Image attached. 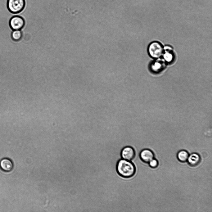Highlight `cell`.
Instances as JSON below:
<instances>
[{
	"instance_id": "6da1fadb",
	"label": "cell",
	"mask_w": 212,
	"mask_h": 212,
	"mask_svg": "<svg viewBox=\"0 0 212 212\" xmlns=\"http://www.w3.org/2000/svg\"><path fill=\"white\" fill-rule=\"evenodd\" d=\"M116 170L119 175L124 178L133 177L136 171V167L131 161L121 159L117 162Z\"/></svg>"
},
{
	"instance_id": "7a4b0ae2",
	"label": "cell",
	"mask_w": 212,
	"mask_h": 212,
	"mask_svg": "<svg viewBox=\"0 0 212 212\" xmlns=\"http://www.w3.org/2000/svg\"><path fill=\"white\" fill-rule=\"evenodd\" d=\"M7 7L13 13H18L23 10L25 6V0H8Z\"/></svg>"
},
{
	"instance_id": "3957f363",
	"label": "cell",
	"mask_w": 212,
	"mask_h": 212,
	"mask_svg": "<svg viewBox=\"0 0 212 212\" xmlns=\"http://www.w3.org/2000/svg\"><path fill=\"white\" fill-rule=\"evenodd\" d=\"M148 52L151 57L157 58L159 57L162 54L163 48L160 43L154 42L151 43L149 46Z\"/></svg>"
},
{
	"instance_id": "277c9868",
	"label": "cell",
	"mask_w": 212,
	"mask_h": 212,
	"mask_svg": "<svg viewBox=\"0 0 212 212\" xmlns=\"http://www.w3.org/2000/svg\"><path fill=\"white\" fill-rule=\"evenodd\" d=\"M25 24L24 18L18 15L13 16L9 21L10 26L13 30H20L23 27Z\"/></svg>"
},
{
	"instance_id": "5b68a950",
	"label": "cell",
	"mask_w": 212,
	"mask_h": 212,
	"mask_svg": "<svg viewBox=\"0 0 212 212\" xmlns=\"http://www.w3.org/2000/svg\"><path fill=\"white\" fill-rule=\"evenodd\" d=\"M135 151L134 148L129 146L123 147L120 152L121 159L129 161H132L133 159L135 157Z\"/></svg>"
},
{
	"instance_id": "8992f818",
	"label": "cell",
	"mask_w": 212,
	"mask_h": 212,
	"mask_svg": "<svg viewBox=\"0 0 212 212\" xmlns=\"http://www.w3.org/2000/svg\"><path fill=\"white\" fill-rule=\"evenodd\" d=\"M141 160L144 162L147 163L154 158V154L153 152L148 149L142 150L139 153Z\"/></svg>"
},
{
	"instance_id": "52a82bcc",
	"label": "cell",
	"mask_w": 212,
	"mask_h": 212,
	"mask_svg": "<svg viewBox=\"0 0 212 212\" xmlns=\"http://www.w3.org/2000/svg\"><path fill=\"white\" fill-rule=\"evenodd\" d=\"M13 162L8 158H3L0 161V168L4 172L11 171L13 169Z\"/></svg>"
},
{
	"instance_id": "ba28073f",
	"label": "cell",
	"mask_w": 212,
	"mask_h": 212,
	"mask_svg": "<svg viewBox=\"0 0 212 212\" xmlns=\"http://www.w3.org/2000/svg\"><path fill=\"white\" fill-rule=\"evenodd\" d=\"M187 161L190 165L194 167L200 163L201 157L198 154L192 153L189 156Z\"/></svg>"
},
{
	"instance_id": "9c48e42d",
	"label": "cell",
	"mask_w": 212,
	"mask_h": 212,
	"mask_svg": "<svg viewBox=\"0 0 212 212\" xmlns=\"http://www.w3.org/2000/svg\"><path fill=\"white\" fill-rule=\"evenodd\" d=\"M189 156V154L187 151L185 150H181L178 152L177 157L179 161L184 162L187 161Z\"/></svg>"
},
{
	"instance_id": "30bf717a",
	"label": "cell",
	"mask_w": 212,
	"mask_h": 212,
	"mask_svg": "<svg viewBox=\"0 0 212 212\" xmlns=\"http://www.w3.org/2000/svg\"><path fill=\"white\" fill-rule=\"evenodd\" d=\"M165 66L163 62L161 61L155 62L151 65V68L155 71H159L161 70Z\"/></svg>"
},
{
	"instance_id": "8fae6325",
	"label": "cell",
	"mask_w": 212,
	"mask_h": 212,
	"mask_svg": "<svg viewBox=\"0 0 212 212\" xmlns=\"http://www.w3.org/2000/svg\"><path fill=\"white\" fill-rule=\"evenodd\" d=\"M22 36V32L20 30H13L11 33V37L12 39L15 41L20 40Z\"/></svg>"
},
{
	"instance_id": "7c38bea8",
	"label": "cell",
	"mask_w": 212,
	"mask_h": 212,
	"mask_svg": "<svg viewBox=\"0 0 212 212\" xmlns=\"http://www.w3.org/2000/svg\"><path fill=\"white\" fill-rule=\"evenodd\" d=\"M163 57L165 61L168 62H172L174 58L173 53L169 50L165 51L163 54Z\"/></svg>"
},
{
	"instance_id": "4fadbf2b",
	"label": "cell",
	"mask_w": 212,
	"mask_h": 212,
	"mask_svg": "<svg viewBox=\"0 0 212 212\" xmlns=\"http://www.w3.org/2000/svg\"><path fill=\"white\" fill-rule=\"evenodd\" d=\"M150 166L152 168H156L157 167L158 165V162L157 160L156 159H153L149 162Z\"/></svg>"
}]
</instances>
